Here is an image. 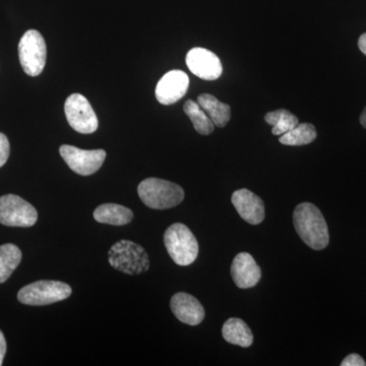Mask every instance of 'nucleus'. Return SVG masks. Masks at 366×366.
<instances>
[{
    "label": "nucleus",
    "mask_w": 366,
    "mask_h": 366,
    "mask_svg": "<svg viewBox=\"0 0 366 366\" xmlns=\"http://www.w3.org/2000/svg\"><path fill=\"white\" fill-rule=\"evenodd\" d=\"M293 224L301 240L310 249L322 250L329 245V229L326 220L314 204H298L293 213Z\"/></svg>",
    "instance_id": "obj_1"
},
{
    "label": "nucleus",
    "mask_w": 366,
    "mask_h": 366,
    "mask_svg": "<svg viewBox=\"0 0 366 366\" xmlns=\"http://www.w3.org/2000/svg\"><path fill=\"white\" fill-rule=\"evenodd\" d=\"M139 199L147 207L155 209L174 208L184 199V190L177 183L147 178L137 187Z\"/></svg>",
    "instance_id": "obj_2"
},
{
    "label": "nucleus",
    "mask_w": 366,
    "mask_h": 366,
    "mask_svg": "<svg viewBox=\"0 0 366 366\" xmlns=\"http://www.w3.org/2000/svg\"><path fill=\"white\" fill-rule=\"evenodd\" d=\"M110 266L122 273L139 274L150 268V259L143 247L129 240H120L108 252Z\"/></svg>",
    "instance_id": "obj_3"
},
{
    "label": "nucleus",
    "mask_w": 366,
    "mask_h": 366,
    "mask_svg": "<svg viewBox=\"0 0 366 366\" xmlns=\"http://www.w3.org/2000/svg\"><path fill=\"white\" fill-rule=\"evenodd\" d=\"M164 244L171 259L178 266H189L199 254V243L184 224L171 225L164 234Z\"/></svg>",
    "instance_id": "obj_4"
},
{
    "label": "nucleus",
    "mask_w": 366,
    "mask_h": 366,
    "mask_svg": "<svg viewBox=\"0 0 366 366\" xmlns=\"http://www.w3.org/2000/svg\"><path fill=\"white\" fill-rule=\"evenodd\" d=\"M71 295V286L59 281H37L19 291L20 302L33 307L48 305L66 300Z\"/></svg>",
    "instance_id": "obj_5"
},
{
    "label": "nucleus",
    "mask_w": 366,
    "mask_h": 366,
    "mask_svg": "<svg viewBox=\"0 0 366 366\" xmlns=\"http://www.w3.org/2000/svg\"><path fill=\"white\" fill-rule=\"evenodd\" d=\"M19 57L21 66L28 76H37L42 74L47 59V48L40 32L29 30L24 34L19 43Z\"/></svg>",
    "instance_id": "obj_6"
},
{
    "label": "nucleus",
    "mask_w": 366,
    "mask_h": 366,
    "mask_svg": "<svg viewBox=\"0 0 366 366\" xmlns=\"http://www.w3.org/2000/svg\"><path fill=\"white\" fill-rule=\"evenodd\" d=\"M38 213L32 204L16 194L0 197V223L9 227H31L37 222Z\"/></svg>",
    "instance_id": "obj_7"
},
{
    "label": "nucleus",
    "mask_w": 366,
    "mask_h": 366,
    "mask_svg": "<svg viewBox=\"0 0 366 366\" xmlns=\"http://www.w3.org/2000/svg\"><path fill=\"white\" fill-rule=\"evenodd\" d=\"M66 119L74 131L81 134H93L98 129L97 115L86 100L81 94H72L66 99L64 104Z\"/></svg>",
    "instance_id": "obj_8"
},
{
    "label": "nucleus",
    "mask_w": 366,
    "mask_h": 366,
    "mask_svg": "<svg viewBox=\"0 0 366 366\" xmlns=\"http://www.w3.org/2000/svg\"><path fill=\"white\" fill-rule=\"evenodd\" d=\"M59 153L69 167L83 177L97 172L106 159L104 150H81L69 144L60 147Z\"/></svg>",
    "instance_id": "obj_9"
},
{
    "label": "nucleus",
    "mask_w": 366,
    "mask_h": 366,
    "mask_svg": "<svg viewBox=\"0 0 366 366\" xmlns=\"http://www.w3.org/2000/svg\"><path fill=\"white\" fill-rule=\"evenodd\" d=\"M187 66L197 78L215 81L222 74L223 67L215 53L204 48H194L187 55Z\"/></svg>",
    "instance_id": "obj_10"
},
{
    "label": "nucleus",
    "mask_w": 366,
    "mask_h": 366,
    "mask_svg": "<svg viewBox=\"0 0 366 366\" xmlns=\"http://www.w3.org/2000/svg\"><path fill=\"white\" fill-rule=\"evenodd\" d=\"M189 86V76L182 71L164 74L156 86V98L163 105H171L184 97Z\"/></svg>",
    "instance_id": "obj_11"
},
{
    "label": "nucleus",
    "mask_w": 366,
    "mask_h": 366,
    "mask_svg": "<svg viewBox=\"0 0 366 366\" xmlns=\"http://www.w3.org/2000/svg\"><path fill=\"white\" fill-rule=\"evenodd\" d=\"M233 206L245 222L257 225L264 221V204L261 197L249 189H238L231 197Z\"/></svg>",
    "instance_id": "obj_12"
},
{
    "label": "nucleus",
    "mask_w": 366,
    "mask_h": 366,
    "mask_svg": "<svg viewBox=\"0 0 366 366\" xmlns=\"http://www.w3.org/2000/svg\"><path fill=\"white\" fill-rule=\"evenodd\" d=\"M231 276L240 289L254 287L262 278V271L252 254L240 252L231 264Z\"/></svg>",
    "instance_id": "obj_13"
},
{
    "label": "nucleus",
    "mask_w": 366,
    "mask_h": 366,
    "mask_svg": "<svg viewBox=\"0 0 366 366\" xmlns=\"http://www.w3.org/2000/svg\"><path fill=\"white\" fill-rule=\"evenodd\" d=\"M170 307L177 320L189 326H197L204 319L203 305L189 293L179 292L173 295Z\"/></svg>",
    "instance_id": "obj_14"
},
{
    "label": "nucleus",
    "mask_w": 366,
    "mask_h": 366,
    "mask_svg": "<svg viewBox=\"0 0 366 366\" xmlns=\"http://www.w3.org/2000/svg\"><path fill=\"white\" fill-rule=\"evenodd\" d=\"M223 338L233 345L244 347L252 346L254 343V335L247 322L237 317L226 320L222 327Z\"/></svg>",
    "instance_id": "obj_15"
},
{
    "label": "nucleus",
    "mask_w": 366,
    "mask_h": 366,
    "mask_svg": "<svg viewBox=\"0 0 366 366\" xmlns=\"http://www.w3.org/2000/svg\"><path fill=\"white\" fill-rule=\"evenodd\" d=\"M94 218L99 223L122 226L129 224L134 218L132 209L117 204H104L94 211Z\"/></svg>",
    "instance_id": "obj_16"
},
{
    "label": "nucleus",
    "mask_w": 366,
    "mask_h": 366,
    "mask_svg": "<svg viewBox=\"0 0 366 366\" xmlns=\"http://www.w3.org/2000/svg\"><path fill=\"white\" fill-rule=\"evenodd\" d=\"M197 103L216 127H224L230 120V106L221 102L215 96L202 94L197 98Z\"/></svg>",
    "instance_id": "obj_17"
},
{
    "label": "nucleus",
    "mask_w": 366,
    "mask_h": 366,
    "mask_svg": "<svg viewBox=\"0 0 366 366\" xmlns=\"http://www.w3.org/2000/svg\"><path fill=\"white\" fill-rule=\"evenodd\" d=\"M21 261V252L16 245L7 243L0 247V283L6 282Z\"/></svg>",
    "instance_id": "obj_18"
},
{
    "label": "nucleus",
    "mask_w": 366,
    "mask_h": 366,
    "mask_svg": "<svg viewBox=\"0 0 366 366\" xmlns=\"http://www.w3.org/2000/svg\"><path fill=\"white\" fill-rule=\"evenodd\" d=\"M183 110H184L185 114L192 120L194 129L199 134L208 136L214 132L215 124H213L211 118L207 115V113L202 109L201 106L196 101L187 100L183 106Z\"/></svg>",
    "instance_id": "obj_19"
},
{
    "label": "nucleus",
    "mask_w": 366,
    "mask_h": 366,
    "mask_svg": "<svg viewBox=\"0 0 366 366\" xmlns=\"http://www.w3.org/2000/svg\"><path fill=\"white\" fill-rule=\"evenodd\" d=\"M317 134L314 125L298 124L290 132L282 134L279 142L285 146H305L312 144L317 139Z\"/></svg>",
    "instance_id": "obj_20"
},
{
    "label": "nucleus",
    "mask_w": 366,
    "mask_h": 366,
    "mask_svg": "<svg viewBox=\"0 0 366 366\" xmlns=\"http://www.w3.org/2000/svg\"><path fill=\"white\" fill-rule=\"evenodd\" d=\"M264 119L273 127L272 132L274 136H282L286 132L295 129L300 124L298 118L286 109H278L276 112H269Z\"/></svg>",
    "instance_id": "obj_21"
},
{
    "label": "nucleus",
    "mask_w": 366,
    "mask_h": 366,
    "mask_svg": "<svg viewBox=\"0 0 366 366\" xmlns=\"http://www.w3.org/2000/svg\"><path fill=\"white\" fill-rule=\"evenodd\" d=\"M9 142L7 139L6 134L0 132V168L7 162V159L9 157Z\"/></svg>",
    "instance_id": "obj_22"
},
{
    "label": "nucleus",
    "mask_w": 366,
    "mask_h": 366,
    "mask_svg": "<svg viewBox=\"0 0 366 366\" xmlns=\"http://www.w3.org/2000/svg\"><path fill=\"white\" fill-rule=\"evenodd\" d=\"M342 366H365V360L358 354H350L347 356L345 360L342 361Z\"/></svg>",
    "instance_id": "obj_23"
},
{
    "label": "nucleus",
    "mask_w": 366,
    "mask_h": 366,
    "mask_svg": "<svg viewBox=\"0 0 366 366\" xmlns=\"http://www.w3.org/2000/svg\"><path fill=\"white\" fill-rule=\"evenodd\" d=\"M6 353V341L4 335L0 331V365L4 362V356Z\"/></svg>",
    "instance_id": "obj_24"
},
{
    "label": "nucleus",
    "mask_w": 366,
    "mask_h": 366,
    "mask_svg": "<svg viewBox=\"0 0 366 366\" xmlns=\"http://www.w3.org/2000/svg\"><path fill=\"white\" fill-rule=\"evenodd\" d=\"M358 47H360V51L366 55V33L360 36V40H358Z\"/></svg>",
    "instance_id": "obj_25"
},
{
    "label": "nucleus",
    "mask_w": 366,
    "mask_h": 366,
    "mask_svg": "<svg viewBox=\"0 0 366 366\" xmlns=\"http://www.w3.org/2000/svg\"><path fill=\"white\" fill-rule=\"evenodd\" d=\"M360 122L361 124H362V127H365V129H366V108L365 109V112H362V114H361Z\"/></svg>",
    "instance_id": "obj_26"
}]
</instances>
